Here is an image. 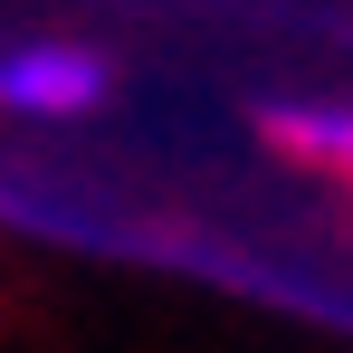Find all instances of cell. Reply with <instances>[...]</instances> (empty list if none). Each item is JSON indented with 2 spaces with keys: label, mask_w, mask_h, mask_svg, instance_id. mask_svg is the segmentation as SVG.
Returning a JSON list of instances; mask_svg holds the SVG:
<instances>
[{
  "label": "cell",
  "mask_w": 353,
  "mask_h": 353,
  "mask_svg": "<svg viewBox=\"0 0 353 353\" xmlns=\"http://www.w3.org/2000/svg\"><path fill=\"white\" fill-rule=\"evenodd\" d=\"M96 96H105V58L96 48H67V39L0 48V105L10 115H86Z\"/></svg>",
  "instance_id": "obj_1"
},
{
  "label": "cell",
  "mask_w": 353,
  "mask_h": 353,
  "mask_svg": "<svg viewBox=\"0 0 353 353\" xmlns=\"http://www.w3.org/2000/svg\"><path fill=\"white\" fill-rule=\"evenodd\" d=\"M268 134H277L287 153H315V163L353 172V105H277Z\"/></svg>",
  "instance_id": "obj_2"
}]
</instances>
